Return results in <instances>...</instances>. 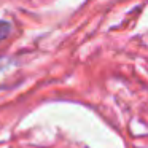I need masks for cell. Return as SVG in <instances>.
I'll use <instances>...</instances> for the list:
<instances>
[{
  "label": "cell",
  "instance_id": "1",
  "mask_svg": "<svg viewBox=\"0 0 148 148\" xmlns=\"http://www.w3.org/2000/svg\"><path fill=\"white\" fill-rule=\"evenodd\" d=\"M16 69H18L16 59L8 58V56H2L0 58V83L3 80H7Z\"/></svg>",
  "mask_w": 148,
  "mask_h": 148
},
{
  "label": "cell",
  "instance_id": "2",
  "mask_svg": "<svg viewBox=\"0 0 148 148\" xmlns=\"http://www.w3.org/2000/svg\"><path fill=\"white\" fill-rule=\"evenodd\" d=\"M13 32V24L7 19H0V42L7 40Z\"/></svg>",
  "mask_w": 148,
  "mask_h": 148
}]
</instances>
